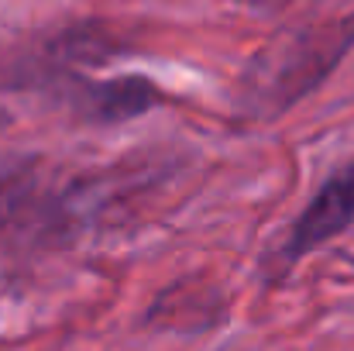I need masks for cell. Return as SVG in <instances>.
I'll use <instances>...</instances> for the list:
<instances>
[{"label": "cell", "instance_id": "cell-1", "mask_svg": "<svg viewBox=\"0 0 354 351\" xmlns=\"http://www.w3.org/2000/svg\"><path fill=\"white\" fill-rule=\"evenodd\" d=\"M354 45V17L275 35L241 73L237 107L254 120L286 114L313 93Z\"/></svg>", "mask_w": 354, "mask_h": 351}, {"label": "cell", "instance_id": "cell-5", "mask_svg": "<svg viewBox=\"0 0 354 351\" xmlns=\"http://www.w3.org/2000/svg\"><path fill=\"white\" fill-rule=\"evenodd\" d=\"M7 124H10V117H7L3 111H0V127H7Z\"/></svg>", "mask_w": 354, "mask_h": 351}, {"label": "cell", "instance_id": "cell-3", "mask_svg": "<svg viewBox=\"0 0 354 351\" xmlns=\"http://www.w3.org/2000/svg\"><path fill=\"white\" fill-rule=\"evenodd\" d=\"M69 104L90 124H120L148 114L162 104V90L148 76H114V80H69Z\"/></svg>", "mask_w": 354, "mask_h": 351}, {"label": "cell", "instance_id": "cell-4", "mask_svg": "<svg viewBox=\"0 0 354 351\" xmlns=\"http://www.w3.org/2000/svg\"><path fill=\"white\" fill-rule=\"evenodd\" d=\"M231 3H244V7H258V10H279L289 0H231Z\"/></svg>", "mask_w": 354, "mask_h": 351}, {"label": "cell", "instance_id": "cell-2", "mask_svg": "<svg viewBox=\"0 0 354 351\" xmlns=\"http://www.w3.org/2000/svg\"><path fill=\"white\" fill-rule=\"evenodd\" d=\"M354 224V159L348 165H341L324 186L320 193L310 200V207L299 214V221L292 224V231L282 244V258L296 262L306 251L320 248L324 241H330L334 234Z\"/></svg>", "mask_w": 354, "mask_h": 351}]
</instances>
